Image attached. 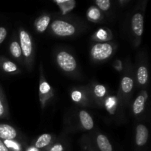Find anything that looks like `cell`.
<instances>
[{"label":"cell","mask_w":151,"mask_h":151,"mask_svg":"<svg viewBox=\"0 0 151 151\" xmlns=\"http://www.w3.org/2000/svg\"><path fill=\"white\" fill-rule=\"evenodd\" d=\"M113 52L111 45L107 43L97 44L91 48V54L93 58L96 60H105L110 57Z\"/></svg>","instance_id":"obj_1"},{"label":"cell","mask_w":151,"mask_h":151,"mask_svg":"<svg viewBox=\"0 0 151 151\" xmlns=\"http://www.w3.org/2000/svg\"><path fill=\"white\" fill-rule=\"evenodd\" d=\"M59 66L66 72H72L76 69L77 63L75 58L66 52H60L57 55Z\"/></svg>","instance_id":"obj_2"},{"label":"cell","mask_w":151,"mask_h":151,"mask_svg":"<svg viewBox=\"0 0 151 151\" xmlns=\"http://www.w3.org/2000/svg\"><path fill=\"white\" fill-rule=\"evenodd\" d=\"M53 32L59 36H69L75 33V28L71 24L63 21H54L51 25Z\"/></svg>","instance_id":"obj_3"},{"label":"cell","mask_w":151,"mask_h":151,"mask_svg":"<svg viewBox=\"0 0 151 151\" xmlns=\"http://www.w3.org/2000/svg\"><path fill=\"white\" fill-rule=\"evenodd\" d=\"M20 42L24 55L25 57H29L32 53V41L29 34L24 30L20 31Z\"/></svg>","instance_id":"obj_4"},{"label":"cell","mask_w":151,"mask_h":151,"mask_svg":"<svg viewBox=\"0 0 151 151\" xmlns=\"http://www.w3.org/2000/svg\"><path fill=\"white\" fill-rule=\"evenodd\" d=\"M17 136L15 128L7 124H0V139L5 141H12Z\"/></svg>","instance_id":"obj_5"},{"label":"cell","mask_w":151,"mask_h":151,"mask_svg":"<svg viewBox=\"0 0 151 151\" xmlns=\"http://www.w3.org/2000/svg\"><path fill=\"white\" fill-rule=\"evenodd\" d=\"M131 25L134 33L137 36H141L143 33V25H144L143 16L141 13H136L133 16Z\"/></svg>","instance_id":"obj_6"},{"label":"cell","mask_w":151,"mask_h":151,"mask_svg":"<svg viewBox=\"0 0 151 151\" xmlns=\"http://www.w3.org/2000/svg\"><path fill=\"white\" fill-rule=\"evenodd\" d=\"M148 139V130L144 125H139L137 128L136 142L138 146H143L146 144Z\"/></svg>","instance_id":"obj_7"},{"label":"cell","mask_w":151,"mask_h":151,"mask_svg":"<svg viewBox=\"0 0 151 151\" xmlns=\"http://www.w3.org/2000/svg\"><path fill=\"white\" fill-rule=\"evenodd\" d=\"M80 119L83 128L86 130H91L94 127V122L91 116L88 114V112L85 111H81L80 112Z\"/></svg>","instance_id":"obj_8"},{"label":"cell","mask_w":151,"mask_h":151,"mask_svg":"<svg viewBox=\"0 0 151 151\" xmlns=\"http://www.w3.org/2000/svg\"><path fill=\"white\" fill-rule=\"evenodd\" d=\"M97 144L100 151H112V146L107 137L104 135H99L97 138Z\"/></svg>","instance_id":"obj_9"},{"label":"cell","mask_w":151,"mask_h":151,"mask_svg":"<svg viewBox=\"0 0 151 151\" xmlns=\"http://www.w3.org/2000/svg\"><path fill=\"white\" fill-rule=\"evenodd\" d=\"M55 2L59 6L63 15L74 9V7H75V4H76V1L75 0H67V1H64V0L57 1L56 0L55 1Z\"/></svg>","instance_id":"obj_10"},{"label":"cell","mask_w":151,"mask_h":151,"mask_svg":"<svg viewBox=\"0 0 151 151\" xmlns=\"http://www.w3.org/2000/svg\"><path fill=\"white\" fill-rule=\"evenodd\" d=\"M52 140V137L50 134H42L38 137L37 139L36 142H35V148L37 149H41L43 147H45L48 145L50 143Z\"/></svg>","instance_id":"obj_11"},{"label":"cell","mask_w":151,"mask_h":151,"mask_svg":"<svg viewBox=\"0 0 151 151\" xmlns=\"http://www.w3.org/2000/svg\"><path fill=\"white\" fill-rule=\"evenodd\" d=\"M50 22V18L47 16H44L39 18L35 22L36 29L38 32H43L47 29Z\"/></svg>","instance_id":"obj_12"},{"label":"cell","mask_w":151,"mask_h":151,"mask_svg":"<svg viewBox=\"0 0 151 151\" xmlns=\"http://www.w3.org/2000/svg\"><path fill=\"white\" fill-rule=\"evenodd\" d=\"M145 99L144 96L139 95V97H137V98L134 101V106H133V111L135 114H139L142 112L145 108Z\"/></svg>","instance_id":"obj_13"},{"label":"cell","mask_w":151,"mask_h":151,"mask_svg":"<svg viewBox=\"0 0 151 151\" xmlns=\"http://www.w3.org/2000/svg\"><path fill=\"white\" fill-rule=\"evenodd\" d=\"M137 79L141 85H145L148 79V72L145 66H140L137 71Z\"/></svg>","instance_id":"obj_14"},{"label":"cell","mask_w":151,"mask_h":151,"mask_svg":"<svg viewBox=\"0 0 151 151\" xmlns=\"http://www.w3.org/2000/svg\"><path fill=\"white\" fill-rule=\"evenodd\" d=\"M121 86H122V89L123 92L129 93L133 88L134 81L129 77H125V78H122Z\"/></svg>","instance_id":"obj_15"},{"label":"cell","mask_w":151,"mask_h":151,"mask_svg":"<svg viewBox=\"0 0 151 151\" xmlns=\"http://www.w3.org/2000/svg\"><path fill=\"white\" fill-rule=\"evenodd\" d=\"M10 51L12 55L15 58H20L22 55V50H21L20 45L16 41H13L11 43L10 46Z\"/></svg>","instance_id":"obj_16"},{"label":"cell","mask_w":151,"mask_h":151,"mask_svg":"<svg viewBox=\"0 0 151 151\" xmlns=\"http://www.w3.org/2000/svg\"><path fill=\"white\" fill-rule=\"evenodd\" d=\"M2 69L7 72H13L17 70V66L11 61H4L2 63Z\"/></svg>","instance_id":"obj_17"},{"label":"cell","mask_w":151,"mask_h":151,"mask_svg":"<svg viewBox=\"0 0 151 151\" xmlns=\"http://www.w3.org/2000/svg\"><path fill=\"white\" fill-rule=\"evenodd\" d=\"M96 4L98 6L99 8L101 9L102 10L106 11L110 8L111 1L109 0H97Z\"/></svg>","instance_id":"obj_18"},{"label":"cell","mask_w":151,"mask_h":151,"mask_svg":"<svg viewBox=\"0 0 151 151\" xmlns=\"http://www.w3.org/2000/svg\"><path fill=\"white\" fill-rule=\"evenodd\" d=\"M88 17H89L90 19H93V20H97V19H98L99 18H100V13L97 8H94V7H92V8H91L89 10H88Z\"/></svg>","instance_id":"obj_19"},{"label":"cell","mask_w":151,"mask_h":151,"mask_svg":"<svg viewBox=\"0 0 151 151\" xmlns=\"http://www.w3.org/2000/svg\"><path fill=\"white\" fill-rule=\"evenodd\" d=\"M94 94H96L97 97H103L106 94V88L105 86L102 85L96 86L94 88Z\"/></svg>","instance_id":"obj_20"},{"label":"cell","mask_w":151,"mask_h":151,"mask_svg":"<svg viewBox=\"0 0 151 151\" xmlns=\"http://www.w3.org/2000/svg\"><path fill=\"white\" fill-rule=\"evenodd\" d=\"M50 90V86L47 82H44L41 84L40 86V92L41 94H45V93L48 92Z\"/></svg>","instance_id":"obj_21"},{"label":"cell","mask_w":151,"mask_h":151,"mask_svg":"<svg viewBox=\"0 0 151 151\" xmlns=\"http://www.w3.org/2000/svg\"><path fill=\"white\" fill-rule=\"evenodd\" d=\"M72 98L74 101H76V102L80 101V100H81V98H82V94H81L80 91H74V92H72Z\"/></svg>","instance_id":"obj_22"},{"label":"cell","mask_w":151,"mask_h":151,"mask_svg":"<svg viewBox=\"0 0 151 151\" xmlns=\"http://www.w3.org/2000/svg\"><path fill=\"white\" fill-rule=\"evenodd\" d=\"M6 35H7V30L4 27H0V44L4 41V38H6Z\"/></svg>","instance_id":"obj_23"},{"label":"cell","mask_w":151,"mask_h":151,"mask_svg":"<svg viewBox=\"0 0 151 151\" xmlns=\"http://www.w3.org/2000/svg\"><path fill=\"white\" fill-rule=\"evenodd\" d=\"M49 151H63V147L61 144L55 145L49 150Z\"/></svg>","instance_id":"obj_24"},{"label":"cell","mask_w":151,"mask_h":151,"mask_svg":"<svg viewBox=\"0 0 151 151\" xmlns=\"http://www.w3.org/2000/svg\"><path fill=\"white\" fill-rule=\"evenodd\" d=\"M4 113V104L2 103V100H1V97H0V117L3 116Z\"/></svg>","instance_id":"obj_25"},{"label":"cell","mask_w":151,"mask_h":151,"mask_svg":"<svg viewBox=\"0 0 151 151\" xmlns=\"http://www.w3.org/2000/svg\"><path fill=\"white\" fill-rule=\"evenodd\" d=\"M0 151H10L1 139H0Z\"/></svg>","instance_id":"obj_26"},{"label":"cell","mask_w":151,"mask_h":151,"mask_svg":"<svg viewBox=\"0 0 151 151\" xmlns=\"http://www.w3.org/2000/svg\"><path fill=\"white\" fill-rule=\"evenodd\" d=\"M27 151H38V149L37 148H29Z\"/></svg>","instance_id":"obj_27"}]
</instances>
